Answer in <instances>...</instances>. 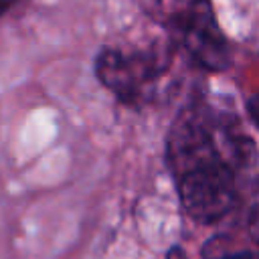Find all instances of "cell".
Segmentation results:
<instances>
[{
	"label": "cell",
	"instance_id": "cell-2",
	"mask_svg": "<svg viewBox=\"0 0 259 259\" xmlns=\"http://www.w3.org/2000/svg\"><path fill=\"white\" fill-rule=\"evenodd\" d=\"M140 10L164 28L166 40L206 73L233 65V51L212 8V0H136Z\"/></svg>",
	"mask_w": 259,
	"mask_h": 259
},
{
	"label": "cell",
	"instance_id": "cell-4",
	"mask_svg": "<svg viewBox=\"0 0 259 259\" xmlns=\"http://www.w3.org/2000/svg\"><path fill=\"white\" fill-rule=\"evenodd\" d=\"M202 259H257V253L253 249H235V251L206 253Z\"/></svg>",
	"mask_w": 259,
	"mask_h": 259
},
{
	"label": "cell",
	"instance_id": "cell-6",
	"mask_svg": "<svg viewBox=\"0 0 259 259\" xmlns=\"http://www.w3.org/2000/svg\"><path fill=\"white\" fill-rule=\"evenodd\" d=\"M16 2H18V0H0V16H4L6 12H10Z\"/></svg>",
	"mask_w": 259,
	"mask_h": 259
},
{
	"label": "cell",
	"instance_id": "cell-3",
	"mask_svg": "<svg viewBox=\"0 0 259 259\" xmlns=\"http://www.w3.org/2000/svg\"><path fill=\"white\" fill-rule=\"evenodd\" d=\"M174 55L176 49L170 42L146 49L103 47L95 55V77L117 103L130 109H144L158 99Z\"/></svg>",
	"mask_w": 259,
	"mask_h": 259
},
{
	"label": "cell",
	"instance_id": "cell-5",
	"mask_svg": "<svg viewBox=\"0 0 259 259\" xmlns=\"http://www.w3.org/2000/svg\"><path fill=\"white\" fill-rule=\"evenodd\" d=\"M255 109H257V97L251 95V97L247 99V113H249V123H251L253 127L257 125V113H255Z\"/></svg>",
	"mask_w": 259,
	"mask_h": 259
},
{
	"label": "cell",
	"instance_id": "cell-1",
	"mask_svg": "<svg viewBox=\"0 0 259 259\" xmlns=\"http://www.w3.org/2000/svg\"><path fill=\"white\" fill-rule=\"evenodd\" d=\"M164 158L186 217L214 225L241 206L257 144L233 107L196 93L178 109Z\"/></svg>",
	"mask_w": 259,
	"mask_h": 259
}]
</instances>
